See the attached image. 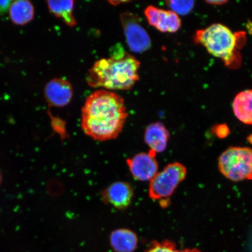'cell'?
<instances>
[{
    "label": "cell",
    "instance_id": "cell-11",
    "mask_svg": "<svg viewBox=\"0 0 252 252\" xmlns=\"http://www.w3.org/2000/svg\"><path fill=\"white\" fill-rule=\"evenodd\" d=\"M169 138L168 130L160 122L150 124L145 131V143L149 147L150 151L156 154L165 150Z\"/></svg>",
    "mask_w": 252,
    "mask_h": 252
},
{
    "label": "cell",
    "instance_id": "cell-5",
    "mask_svg": "<svg viewBox=\"0 0 252 252\" xmlns=\"http://www.w3.org/2000/svg\"><path fill=\"white\" fill-rule=\"evenodd\" d=\"M187 175V170L184 165L179 162L170 163L150 181V197L157 200L171 196Z\"/></svg>",
    "mask_w": 252,
    "mask_h": 252
},
{
    "label": "cell",
    "instance_id": "cell-1",
    "mask_svg": "<svg viewBox=\"0 0 252 252\" xmlns=\"http://www.w3.org/2000/svg\"><path fill=\"white\" fill-rule=\"evenodd\" d=\"M128 117L124 98L106 90L94 91L88 96L81 111V127L96 141L115 139Z\"/></svg>",
    "mask_w": 252,
    "mask_h": 252
},
{
    "label": "cell",
    "instance_id": "cell-15",
    "mask_svg": "<svg viewBox=\"0 0 252 252\" xmlns=\"http://www.w3.org/2000/svg\"><path fill=\"white\" fill-rule=\"evenodd\" d=\"M47 7L56 17L61 18L68 27L76 26L77 23L73 15L74 1H47Z\"/></svg>",
    "mask_w": 252,
    "mask_h": 252
},
{
    "label": "cell",
    "instance_id": "cell-17",
    "mask_svg": "<svg viewBox=\"0 0 252 252\" xmlns=\"http://www.w3.org/2000/svg\"><path fill=\"white\" fill-rule=\"evenodd\" d=\"M171 11L175 12L176 14L186 15L190 13L194 8V1H166Z\"/></svg>",
    "mask_w": 252,
    "mask_h": 252
},
{
    "label": "cell",
    "instance_id": "cell-22",
    "mask_svg": "<svg viewBox=\"0 0 252 252\" xmlns=\"http://www.w3.org/2000/svg\"><path fill=\"white\" fill-rule=\"evenodd\" d=\"M130 1H109L108 2L110 3L112 5L117 6L121 4H123V3H128L130 2Z\"/></svg>",
    "mask_w": 252,
    "mask_h": 252
},
{
    "label": "cell",
    "instance_id": "cell-12",
    "mask_svg": "<svg viewBox=\"0 0 252 252\" xmlns=\"http://www.w3.org/2000/svg\"><path fill=\"white\" fill-rule=\"evenodd\" d=\"M110 242L116 252H133L138 244V237L128 229H118L112 232Z\"/></svg>",
    "mask_w": 252,
    "mask_h": 252
},
{
    "label": "cell",
    "instance_id": "cell-14",
    "mask_svg": "<svg viewBox=\"0 0 252 252\" xmlns=\"http://www.w3.org/2000/svg\"><path fill=\"white\" fill-rule=\"evenodd\" d=\"M233 110L236 117L247 125H252V90L242 91L235 97Z\"/></svg>",
    "mask_w": 252,
    "mask_h": 252
},
{
    "label": "cell",
    "instance_id": "cell-7",
    "mask_svg": "<svg viewBox=\"0 0 252 252\" xmlns=\"http://www.w3.org/2000/svg\"><path fill=\"white\" fill-rule=\"evenodd\" d=\"M156 154L150 151L148 153L138 154L127 160L129 170L135 179L142 182L149 181L156 175L158 165Z\"/></svg>",
    "mask_w": 252,
    "mask_h": 252
},
{
    "label": "cell",
    "instance_id": "cell-4",
    "mask_svg": "<svg viewBox=\"0 0 252 252\" xmlns=\"http://www.w3.org/2000/svg\"><path fill=\"white\" fill-rule=\"evenodd\" d=\"M219 166L220 172L229 180H251L252 150L248 147H230L220 156Z\"/></svg>",
    "mask_w": 252,
    "mask_h": 252
},
{
    "label": "cell",
    "instance_id": "cell-24",
    "mask_svg": "<svg viewBox=\"0 0 252 252\" xmlns=\"http://www.w3.org/2000/svg\"><path fill=\"white\" fill-rule=\"evenodd\" d=\"M248 140H249V141H250V143L252 144V135H251V136L248 138Z\"/></svg>",
    "mask_w": 252,
    "mask_h": 252
},
{
    "label": "cell",
    "instance_id": "cell-8",
    "mask_svg": "<svg viewBox=\"0 0 252 252\" xmlns=\"http://www.w3.org/2000/svg\"><path fill=\"white\" fill-rule=\"evenodd\" d=\"M148 23L163 33L176 32L181 27L180 18L171 10L166 11L150 5L145 9Z\"/></svg>",
    "mask_w": 252,
    "mask_h": 252
},
{
    "label": "cell",
    "instance_id": "cell-16",
    "mask_svg": "<svg viewBox=\"0 0 252 252\" xmlns=\"http://www.w3.org/2000/svg\"><path fill=\"white\" fill-rule=\"evenodd\" d=\"M145 252H201L197 249H187L184 250H176L174 242L165 240L162 242L153 241Z\"/></svg>",
    "mask_w": 252,
    "mask_h": 252
},
{
    "label": "cell",
    "instance_id": "cell-21",
    "mask_svg": "<svg viewBox=\"0 0 252 252\" xmlns=\"http://www.w3.org/2000/svg\"><path fill=\"white\" fill-rule=\"evenodd\" d=\"M227 2V1H223V0H220V1H219V0H215V1H206L208 4L216 5H223Z\"/></svg>",
    "mask_w": 252,
    "mask_h": 252
},
{
    "label": "cell",
    "instance_id": "cell-23",
    "mask_svg": "<svg viewBox=\"0 0 252 252\" xmlns=\"http://www.w3.org/2000/svg\"><path fill=\"white\" fill-rule=\"evenodd\" d=\"M3 180V176L1 170H0V186H1Z\"/></svg>",
    "mask_w": 252,
    "mask_h": 252
},
{
    "label": "cell",
    "instance_id": "cell-19",
    "mask_svg": "<svg viewBox=\"0 0 252 252\" xmlns=\"http://www.w3.org/2000/svg\"><path fill=\"white\" fill-rule=\"evenodd\" d=\"M215 133L220 138H225L229 134V129L225 125H220L216 126Z\"/></svg>",
    "mask_w": 252,
    "mask_h": 252
},
{
    "label": "cell",
    "instance_id": "cell-6",
    "mask_svg": "<svg viewBox=\"0 0 252 252\" xmlns=\"http://www.w3.org/2000/svg\"><path fill=\"white\" fill-rule=\"evenodd\" d=\"M121 21L126 42L132 52L141 53L150 48V37L136 15L131 12H124L121 15Z\"/></svg>",
    "mask_w": 252,
    "mask_h": 252
},
{
    "label": "cell",
    "instance_id": "cell-18",
    "mask_svg": "<svg viewBox=\"0 0 252 252\" xmlns=\"http://www.w3.org/2000/svg\"><path fill=\"white\" fill-rule=\"evenodd\" d=\"M50 119H51L52 126L56 133H59L61 135H63V136L66 135V130H65V123L64 121H62V119L59 118H56L54 116H53L50 112L48 111Z\"/></svg>",
    "mask_w": 252,
    "mask_h": 252
},
{
    "label": "cell",
    "instance_id": "cell-13",
    "mask_svg": "<svg viewBox=\"0 0 252 252\" xmlns=\"http://www.w3.org/2000/svg\"><path fill=\"white\" fill-rule=\"evenodd\" d=\"M9 14L12 23L24 25L33 20L34 8L32 3L28 0H17L12 2Z\"/></svg>",
    "mask_w": 252,
    "mask_h": 252
},
{
    "label": "cell",
    "instance_id": "cell-3",
    "mask_svg": "<svg viewBox=\"0 0 252 252\" xmlns=\"http://www.w3.org/2000/svg\"><path fill=\"white\" fill-rule=\"evenodd\" d=\"M196 40L206 47L210 54L222 59L226 64L234 61L237 39L235 34L225 25L214 24L198 31Z\"/></svg>",
    "mask_w": 252,
    "mask_h": 252
},
{
    "label": "cell",
    "instance_id": "cell-2",
    "mask_svg": "<svg viewBox=\"0 0 252 252\" xmlns=\"http://www.w3.org/2000/svg\"><path fill=\"white\" fill-rule=\"evenodd\" d=\"M116 49L110 58L94 63L87 77L90 87L127 91L139 80L140 62L122 47Z\"/></svg>",
    "mask_w": 252,
    "mask_h": 252
},
{
    "label": "cell",
    "instance_id": "cell-10",
    "mask_svg": "<svg viewBox=\"0 0 252 252\" xmlns=\"http://www.w3.org/2000/svg\"><path fill=\"white\" fill-rule=\"evenodd\" d=\"M133 194V189L128 183L117 182L105 189L102 196L104 203L121 210L130 206Z\"/></svg>",
    "mask_w": 252,
    "mask_h": 252
},
{
    "label": "cell",
    "instance_id": "cell-20",
    "mask_svg": "<svg viewBox=\"0 0 252 252\" xmlns=\"http://www.w3.org/2000/svg\"><path fill=\"white\" fill-rule=\"evenodd\" d=\"M13 1L11 0H0V15H3L7 13L9 7Z\"/></svg>",
    "mask_w": 252,
    "mask_h": 252
},
{
    "label": "cell",
    "instance_id": "cell-9",
    "mask_svg": "<svg viewBox=\"0 0 252 252\" xmlns=\"http://www.w3.org/2000/svg\"><path fill=\"white\" fill-rule=\"evenodd\" d=\"M44 94L50 106L62 108L71 101L73 96V88L67 80L55 78L46 84Z\"/></svg>",
    "mask_w": 252,
    "mask_h": 252
}]
</instances>
